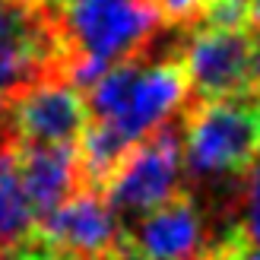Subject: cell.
Segmentation results:
<instances>
[{"instance_id":"obj_4","label":"cell","mask_w":260,"mask_h":260,"mask_svg":"<svg viewBox=\"0 0 260 260\" xmlns=\"http://www.w3.org/2000/svg\"><path fill=\"white\" fill-rule=\"evenodd\" d=\"M181 178H184L181 127L168 121L127 152V159L118 165V172L102 193L111 203V210L118 213V219H137L178 197Z\"/></svg>"},{"instance_id":"obj_11","label":"cell","mask_w":260,"mask_h":260,"mask_svg":"<svg viewBox=\"0 0 260 260\" xmlns=\"http://www.w3.org/2000/svg\"><path fill=\"white\" fill-rule=\"evenodd\" d=\"M238 232L251 244L260 248V155L241 175V193H238Z\"/></svg>"},{"instance_id":"obj_18","label":"cell","mask_w":260,"mask_h":260,"mask_svg":"<svg viewBox=\"0 0 260 260\" xmlns=\"http://www.w3.org/2000/svg\"><path fill=\"white\" fill-rule=\"evenodd\" d=\"M210 4H216V0H206V7H210Z\"/></svg>"},{"instance_id":"obj_17","label":"cell","mask_w":260,"mask_h":260,"mask_svg":"<svg viewBox=\"0 0 260 260\" xmlns=\"http://www.w3.org/2000/svg\"><path fill=\"white\" fill-rule=\"evenodd\" d=\"M197 260H213V257H210V254H206V251H203V254H200V257H197Z\"/></svg>"},{"instance_id":"obj_15","label":"cell","mask_w":260,"mask_h":260,"mask_svg":"<svg viewBox=\"0 0 260 260\" xmlns=\"http://www.w3.org/2000/svg\"><path fill=\"white\" fill-rule=\"evenodd\" d=\"M248 89L260 99V25L251 35V54H248Z\"/></svg>"},{"instance_id":"obj_19","label":"cell","mask_w":260,"mask_h":260,"mask_svg":"<svg viewBox=\"0 0 260 260\" xmlns=\"http://www.w3.org/2000/svg\"><path fill=\"white\" fill-rule=\"evenodd\" d=\"M238 4H248V0H238Z\"/></svg>"},{"instance_id":"obj_2","label":"cell","mask_w":260,"mask_h":260,"mask_svg":"<svg viewBox=\"0 0 260 260\" xmlns=\"http://www.w3.org/2000/svg\"><path fill=\"white\" fill-rule=\"evenodd\" d=\"M152 0H67L63 35L73 48L67 76L76 89H89L108 67L137 57L159 29Z\"/></svg>"},{"instance_id":"obj_12","label":"cell","mask_w":260,"mask_h":260,"mask_svg":"<svg viewBox=\"0 0 260 260\" xmlns=\"http://www.w3.org/2000/svg\"><path fill=\"white\" fill-rule=\"evenodd\" d=\"M0 260H92V257H80V254L60 251V248H54V244H48L32 229L29 235H22L19 241H13L10 248L0 251Z\"/></svg>"},{"instance_id":"obj_14","label":"cell","mask_w":260,"mask_h":260,"mask_svg":"<svg viewBox=\"0 0 260 260\" xmlns=\"http://www.w3.org/2000/svg\"><path fill=\"white\" fill-rule=\"evenodd\" d=\"M155 10H159V16L162 19H172V22H190V19H197L203 7H206V0H152Z\"/></svg>"},{"instance_id":"obj_10","label":"cell","mask_w":260,"mask_h":260,"mask_svg":"<svg viewBox=\"0 0 260 260\" xmlns=\"http://www.w3.org/2000/svg\"><path fill=\"white\" fill-rule=\"evenodd\" d=\"M35 229V213L22 193L16 172V146H0V251Z\"/></svg>"},{"instance_id":"obj_6","label":"cell","mask_w":260,"mask_h":260,"mask_svg":"<svg viewBox=\"0 0 260 260\" xmlns=\"http://www.w3.org/2000/svg\"><path fill=\"white\" fill-rule=\"evenodd\" d=\"M57 32L32 0H0V95L13 102L57 67Z\"/></svg>"},{"instance_id":"obj_5","label":"cell","mask_w":260,"mask_h":260,"mask_svg":"<svg viewBox=\"0 0 260 260\" xmlns=\"http://www.w3.org/2000/svg\"><path fill=\"white\" fill-rule=\"evenodd\" d=\"M13 146H76L89 127V105L73 83L45 76L4 108Z\"/></svg>"},{"instance_id":"obj_16","label":"cell","mask_w":260,"mask_h":260,"mask_svg":"<svg viewBox=\"0 0 260 260\" xmlns=\"http://www.w3.org/2000/svg\"><path fill=\"white\" fill-rule=\"evenodd\" d=\"M244 7H248V19L260 25V0H248V4H244Z\"/></svg>"},{"instance_id":"obj_9","label":"cell","mask_w":260,"mask_h":260,"mask_svg":"<svg viewBox=\"0 0 260 260\" xmlns=\"http://www.w3.org/2000/svg\"><path fill=\"white\" fill-rule=\"evenodd\" d=\"M16 172L35 222L83 187L76 146H16Z\"/></svg>"},{"instance_id":"obj_20","label":"cell","mask_w":260,"mask_h":260,"mask_svg":"<svg viewBox=\"0 0 260 260\" xmlns=\"http://www.w3.org/2000/svg\"><path fill=\"white\" fill-rule=\"evenodd\" d=\"M60 4H67V0H60Z\"/></svg>"},{"instance_id":"obj_13","label":"cell","mask_w":260,"mask_h":260,"mask_svg":"<svg viewBox=\"0 0 260 260\" xmlns=\"http://www.w3.org/2000/svg\"><path fill=\"white\" fill-rule=\"evenodd\" d=\"M206 254L213 260H260V248L251 244L238 229H229V235L213 248H206Z\"/></svg>"},{"instance_id":"obj_1","label":"cell","mask_w":260,"mask_h":260,"mask_svg":"<svg viewBox=\"0 0 260 260\" xmlns=\"http://www.w3.org/2000/svg\"><path fill=\"white\" fill-rule=\"evenodd\" d=\"M187 92L190 83L181 63H140L130 57L108 67L86 89V105L95 121L111 124L127 143L137 146L175 118Z\"/></svg>"},{"instance_id":"obj_7","label":"cell","mask_w":260,"mask_h":260,"mask_svg":"<svg viewBox=\"0 0 260 260\" xmlns=\"http://www.w3.org/2000/svg\"><path fill=\"white\" fill-rule=\"evenodd\" d=\"M248 54H251V35L244 29H225V25L200 29L187 42L184 60H181L190 92L200 102H219L251 92Z\"/></svg>"},{"instance_id":"obj_8","label":"cell","mask_w":260,"mask_h":260,"mask_svg":"<svg viewBox=\"0 0 260 260\" xmlns=\"http://www.w3.org/2000/svg\"><path fill=\"white\" fill-rule=\"evenodd\" d=\"M35 232L60 251L92 257V260H108L121 235V219L102 190L80 187L57 210L38 219Z\"/></svg>"},{"instance_id":"obj_3","label":"cell","mask_w":260,"mask_h":260,"mask_svg":"<svg viewBox=\"0 0 260 260\" xmlns=\"http://www.w3.org/2000/svg\"><path fill=\"white\" fill-rule=\"evenodd\" d=\"M184 172L197 181H225L260 155V99L232 95L200 102L181 127Z\"/></svg>"}]
</instances>
